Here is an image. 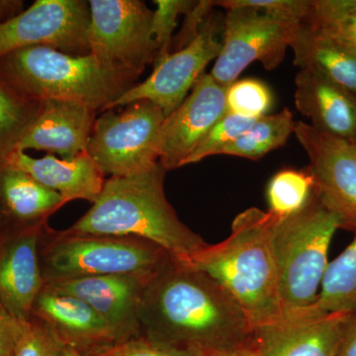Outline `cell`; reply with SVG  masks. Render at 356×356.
I'll return each instance as SVG.
<instances>
[{
  "instance_id": "cell-1",
  "label": "cell",
  "mask_w": 356,
  "mask_h": 356,
  "mask_svg": "<svg viewBox=\"0 0 356 356\" xmlns=\"http://www.w3.org/2000/svg\"><path fill=\"white\" fill-rule=\"evenodd\" d=\"M140 336L199 356L250 346L254 325L222 285L170 255L147 281Z\"/></svg>"
},
{
  "instance_id": "cell-2",
  "label": "cell",
  "mask_w": 356,
  "mask_h": 356,
  "mask_svg": "<svg viewBox=\"0 0 356 356\" xmlns=\"http://www.w3.org/2000/svg\"><path fill=\"white\" fill-rule=\"evenodd\" d=\"M165 172L159 165L140 175L110 177L92 207L65 233L140 238L188 261L208 243L180 221L168 202Z\"/></svg>"
},
{
  "instance_id": "cell-3",
  "label": "cell",
  "mask_w": 356,
  "mask_h": 356,
  "mask_svg": "<svg viewBox=\"0 0 356 356\" xmlns=\"http://www.w3.org/2000/svg\"><path fill=\"white\" fill-rule=\"evenodd\" d=\"M278 218L248 208L235 218L226 240L208 243L186 261L222 285L254 327L283 314L273 245Z\"/></svg>"
},
{
  "instance_id": "cell-4",
  "label": "cell",
  "mask_w": 356,
  "mask_h": 356,
  "mask_svg": "<svg viewBox=\"0 0 356 356\" xmlns=\"http://www.w3.org/2000/svg\"><path fill=\"white\" fill-rule=\"evenodd\" d=\"M0 79L35 102L65 100L96 112L105 111L138 79L105 67L90 54L76 57L44 46L0 58Z\"/></svg>"
},
{
  "instance_id": "cell-5",
  "label": "cell",
  "mask_w": 356,
  "mask_h": 356,
  "mask_svg": "<svg viewBox=\"0 0 356 356\" xmlns=\"http://www.w3.org/2000/svg\"><path fill=\"white\" fill-rule=\"evenodd\" d=\"M343 222L314 194L304 209L278 218L273 245L283 313L308 308L317 301L332 238Z\"/></svg>"
},
{
  "instance_id": "cell-6",
  "label": "cell",
  "mask_w": 356,
  "mask_h": 356,
  "mask_svg": "<svg viewBox=\"0 0 356 356\" xmlns=\"http://www.w3.org/2000/svg\"><path fill=\"white\" fill-rule=\"evenodd\" d=\"M44 283L107 275L152 276L170 257L130 236L72 235L44 226L39 247Z\"/></svg>"
},
{
  "instance_id": "cell-7",
  "label": "cell",
  "mask_w": 356,
  "mask_h": 356,
  "mask_svg": "<svg viewBox=\"0 0 356 356\" xmlns=\"http://www.w3.org/2000/svg\"><path fill=\"white\" fill-rule=\"evenodd\" d=\"M124 107L96 117L86 149L103 175L110 177L140 175L159 165L163 110L147 100Z\"/></svg>"
},
{
  "instance_id": "cell-8",
  "label": "cell",
  "mask_w": 356,
  "mask_h": 356,
  "mask_svg": "<svg viewBox=\"0 0 356 356\" xmlns=\"http://www.w3.org/2000/svg\"><path fill=\"white\" fill-rule=\"evenodd\" d=\"M90 55L105 67L139 79L154 64V11L140 0H90Z\"/></svg>"
},
{
  "instance_id": "cell-9",
  "label": "cell",
  "mask_w": 356,
  "mask_h": 356,
  "mask_svg": "<svg viewBox=\"0 0 356 356\" xmlns=\"http://www.w3.org/2000/svg\"><path fill=\"white\" fill-rule=\"evenodd\" d=\"M225 11L221 51L210 76L228 88L252 63H261L267 70L280 67L300 24L273 17L252 7H234Z\"/></svg>"
},
{
  "instance_id": "cell-10",
  "label": "cell",
  "mask_w": 356,
  "mask_h": 356,
  "mask_svg": "<svg viewBox=\"0 0 356 356\" xmlns=\"http://www.w3.org/2000/svg\"><path fill=\"white\" fill-rule=\"evenodd\" d=\"M89 23L86 0H37L0 22V58L32 46L50 47L76 57L89 55Z\"/></svg>"
},
{
  "instance_id": "cell-11",
  "label": "cell",
  "mask_w": 356,
  "mask_h": 356,
  "mask_svg": "<svg viewBox=\"0 0 356 356\" xmlns=\"http://www.w3.org/2000/svg\"><path fill=\"white\" fill-rule=\"evenodd\" d=\"M222 31V19L211 13L191 44L172 51L154 65L151 76L136 83L106 110L147 100L163 110L165 117L172 114L184 102L199 77L205 74L206 67L219 56L222 47L219 35Z\"/></svg>"
},
{
  "instance_id": "cell-12",
  "label": "cell",
  "mask_w": 356,
  "mask_h": 356,
  "mask_svg": "<svg viewBox=\"0 0 356 356\" xmlns=\"http://www.w3.org/2000/svg\"><path fill=\"white\" fill-rule=\"evenodd\" d=\"M293 134L310 161L318 201L343 228L356 232V140L337 139L303 121L295 123Z\"/></svg>"
},
{
  "instance_id": "cell-13",
  "label": "cell",
  "mask_w": 356,
  "mask_h": 356,
  "mask_svg": "<svg viewBox=\"0 0 356 356\" xmlns=\"http://www.w3.org/2000/svg\"><path fill=\"white\" fill-rule=\"evenodd\" d=\"M350 315L325 313L315 304L284 312L254 325L250 346L257 356H337Z\"/></svg>"
},
{
  "instance_id": "cell-14",
  "label": "cell",
  "mask_w": 356,
  "mask_h": 356,
  "mask_svg": "<svg viewBox=\"0 0 356 356\" xmlns=\"http://www.w3.org/2000/svg\"><path fill=\"white\" fill-rule=\"evenodd\" d=\"M46 225L13 224L0 233V305L18 320L32 318L44 285L39 247Z\"/></svg>"
},
{
  "instance_id": "cell-15",
  "label": "cell",
  "mask_w": 356,
  "mask_h": 356,
  "mask_svg": "<svg viewBox=\"0 0 356 356\" xmlns=\"http://www.w3.org/2000/svg\"><path fill=\"white\" fill-rule=\"evenodd\" d=\"M226 90L210 74H203L180 106L165 117L159 161L163 170L184 166L206 134L227 113Z\"/></svg>"
},
{
  "instance_id": "cell-16",
  "label": "cell",
  "mask_w": 356,
  "mask_h": 356,
  "mask_svg": "<svg viewBox=\"0 0 356 356\" xmlns=\"http://www.w3.org/2000/svg\"><path fill=\"white\" fill-rule=\"evenodd\" d=\"M152 276H92L44 283V286L88 303L108 323L120 343L140 336V302Z\"/></svg>"
},
{
  "instance_id": "cell-17",
  "label": "cell",
  "mask_w": 356,
  "mask_h": 356,
  "mask_svg": "<svg viewBox=\"0 0 356 356\" xmlns=\"http://www.w3.org/2000/svg\"><path fill=\"white\" fill-rule=\"evenodd\" d=\"M95 120L96 111L86 105L44 100L15 151L35 149L62 159L74 158L86 153Z\"/></svg>"
},
{
  "instance_id": "cell-18",
  "label": "cell",
  "mask_w": 356,
  "mask_h": 356,
  "mask_svg": "<svg viewBox=\"0 0 356 356\" xmlns=\"http://www.w3.org/2000/svg\"><path fill=\"white\" fill-rule=\"evenodd\" d=\"M32 317L44 323L64 346L83 355L118 343L108 323L88 303L46 286L35 300Z\"/></svg>"
},
{
  "instance_id": "cell-19",
  "label": "cell",
  "mask_w": 356,
  "mask_h": 356,
  "mask_svg": "<svg viewBox=\"0 0 356 356\" xmlns=\"http://www.w3.org/2000/svg\"><path fill=\"white\" fill-rule=\"evenodd\" d=\"M295 106L318 132L356 140V95L314 70L295 76Z\"/></svg>"
},
{
  "instance_id": "cell-20",
  "label": "cell",
  "mask_w": 356,
  "mask_h": 356,
  "mask_svg": "<svg viewBox=\"0 0 356 356\" xmlns=\"http://www.w3.org/2000/svg\"><path fill=\"white\" fill-rule=\"evenodd\" d=\"M4 165L27 172L44 186L60 194L65 203L86 200L93 205L106 181L86 152L70 159H58L54 154L36 159L25 152L14 151Z\"/></svg>"
},
{
  "instance_id": "cell-21",
  "label": "cell",
  "mask_w": 356,
  "mask_h": 356,
  "mask_svg": "<svg viewBox=\"0 0 356 356\" xmlns=\"http://www.w3.org/2000/svg\"><path fill=\"white\" fill-rule=\"evenodd\" d=\"M290 49L294 65L314 70L356 95V50L337 41L310 23L300 24Z\"/></svg>"
},
{
  "instance_id": "cell-22",
  "label": "cell",
  "mask_w": 356,
  "mask_h": 356,
  "mask_svg": "<svg viewBox=\"0 0 356 356\" xmlns=\"http://www.w3.org/2000/svg\"><path fill=\"white\" fill-rule=\"evenodd\" d=\"M0 203L9 219L19 225L47 221L67 204L57 192L7 165H0Z\"/></svg>"
},
{
  "instance_id": "cell-23",
  "label": "cell",
  "mask_w": 356,
  "mask_h": 356,
  "mask_svg": "<svg viewBox=\"0 0 356 356\" xmlns=\"http://www.w3.org/2000/svg\"><path fill=\"white\" fill-rule=\"evenodd\" d=\"M295 123L292 112L288 108L276 114L264 115L257 119L247 132L225 147L219 154L259 161L286 144L294 132Z\"/></svg>"
},
{
  "instance_id": "cell-24",
  "label": "cell",
  "mask_w": 356,
  "mask_h": 356,
  "mask_svg": "<svg viewBox=\"0 0 356 356\" xmlns=\"http://www.w3.org/2000/svg\"><path fill=\"white\" fill-rule=\"evenodd\" d=\"M315 306L325 313L356 310V232L350 245L329 262Z\"/></svg>"
},
{
  "instance_id": "cell-25",
  "label": "cell",
  "mask_w": 356,
  "mask_h": 356,
  "mask_svg": "<svg viewBox=\"0 0 356 356\" xmlns=\"http://www.w3.org/2000/svg\"><path fill=\"white\" fill-rule=\"evenodd\" d=\"M39 107L40 102L21 95L0 79V165L15 151Z\"/></svg>"
},
{
  "instance_id": "cell-26",
  "label": "cell",
  "mask_w": 356,
  "mask_h": 356,
  "mask_svg": "<svg viewBox=\"0 0 356 356\" xmlns=\"http://www.w3.org/2000/svg\"><path fill=\"white\" fill-rule=\"evenodd\" d=\"M315 194V182L310 172L285 168L276 172L266 188L268 211L284 218L304 209Z\"/></svg>"
},
{
  "instance_id": "cell-27",
  "label": "cell",
  "mask_w": 356,
  "mask_h": 356,
  "mask_svg": "<svg viewBox=\"0 0 356 356\" xmlns=\"http://www.w3.org/2000/svg\"><path fill=\"white\" fill-rule=\"evenodd\" d=\"M309 23L356 50V0H313Z\"/></svg>"
},
{
  "instance_id": "cell-28",
  "label": "cell",
  "mask_w": 356,
  "mask_h": 356,
  "mask_svg": "<svg viewBox=\"0 0 356 356\" xmlns=\"http://www.w3.org/2000/svg\"><path fill=\"white\" fill-rule=\"evenodd\" d=\"M273 95L264 81L257 79H238L227 88L228 113L248 119H259L268 113Z\"/></svg>"
},
{
  "instance_id": "cell-29",
  "label": "cell",
  "mask_w": 356,
  "mask_h": 356,
  "mask_svg": "<svg viewBox=\"0 0 356 356\" xmlns=\"http://www.w3.org/2000/svg\"><path fill=\"white\" fill-rule=\"evenodd\" d=\"M257 119L243 118L227 112L200 140L184 165H193L211 156H218L225 147L252 127Z\"/></svg>"
},
{
  "instance_id": "cell-30",
  "label": "cell",
  "mask_w": 356,
  "mask_h": 356,
  "mask_svg": "<svg viewBox=\"0 0 356 356\" xmlns=\"http://www.w3.org/2000/svg\"><path fill=\"white\" fill-rule=\"evenodd\" d=\"M156 9L152 19V37L156 44V55L154 67L170 54L173 31L179 16L188 13L195 1L192 0H154Z\"/></svg>"
},
{
  "instance_id": "cell-31",
  "label": "cell",
  "mask_w": 356,
  "mask_h": 356,
  "mask_svg": "<svg viewBox=\"0 0 356 356\" xmlns=\"http://www.w3.org/2000/svg\"><path fill=\"white\" fill-rule=\"evenodd\" d=\"M225 10L234 7H252L273 17L303 24L309 23L313 11V0H222L215 1Z\"/></svg>"
},
{
  "instance_id": "cell-32",
  "label": "cell",
  "mask_w": 356,
  "mask_h": 356,
  "mask_svg": "<svg viewBox=\"0 0 356 356\" xmlns=\"http://www.w3.org/2000/svg\"><path fill=\"white\" fill-rule=\"evenodd\" d=\"M64 348L62 341L44 323L32 317L26 322L14 356H63Z\"/></svg>"
},
{
  "instance_id": "cell-33",
  "label": "cell",
  "mask_w": 356,
  "mask_h": 356,
  "mask_svg": "<svg viewBox=\"0 0 356 356\" xmlns=\"http://www.w3.org/2000/svg\"><path fill=\"white\" fill-rule=\"evenodd\" d=\"M88 356H199L188 351L179 350L159 343H154L145 337H133L98 348L86 355Z\"/></svg>"
},
{
  "instance_id": "cell-34",
  "label": "cell",
  "mask_w": 356,
  "mask_h": 356,
  "mask_svg": "<svg viewBox=\"0 0 356 356\" xmlns=\"http://www.w3.org/2000/svg\"><path fill=\"white\" fill-rule=\"evenodd\" d=\"M215 6H216L215 1H211V0L195 1L188 13L184 14L181 29L173 39L172 47L175 49V51L181 50L198 36L201 28L213 13V8Z\"/></svg>"
},
{
  "instance_id": "cell-35",
  "label": "cell",
  "mask_w": 356,
  "mask_h": 356,
  "mask_svg": "<svg viewBox=\"0 0 356 356\" xmlns=\"http://www.w3.org/2000/svg\"><path fill=\"white\" fill-rule=\"evenodd\" d=\"M27 321L18 320L0 308V356L15 355Z\"/></svg>"
},
{
  "instance_id": "cell-36",
  "label": "cell",
  "mask_w": 356,
  "mask_h": 356,
  "mask_svg": "<svg viewBox=\"0 0 356 356\" xmlns=\"http://www.w3.org/2000/svg\"><path fill=\"white\" fill-rule=\"evenodd\" d=\"M337 356H356V310L350 313L344 327Z\"/></svg>"
},
{
  "instance_id": "cell-37",
  "label": "cell",
  "mask_w": 356,
  "mask_h": 356,
  "mask_svg": "<svg viewBox=\"0 0 356 356\" xmlns=\"http://www.w3.org/2000/svg\"><path fill=\"white\" fill-rule=\"evenodd\" d=\"M22 3L19 0H0V22L22 11Z\"/></svg>"
},
{
  "instance_id": "cell-38",
  "label": "cell",
  "mask_w": 356,
  "mask_h": 356,
  "mask_svg": "<svg viewBox=\"0 0 356 356\" xmlns=\"http://www.w3.org/2000/svg\"><path fill=\"white\" fill-rule=\"evenodd\" d=\"M210 356H257L255 355L254 350H252V346H247V348H240L229 353H218V355H213Z\"/></svg>"
},
{
  "instance_id": "cell-39",
  "label": "cell",
  "mask_w": 356,
  "mask_h": 356,
  "mask_svg": "<svg viewBox=\"0 0 356 356\" xmlns=\"http://www.w3.org/2000/svg\"><path fill=\"white\" fill-rule=\"evenodd\" d=\"M13 224H15V222H13L9 219L6 211H4L3 207H2L1 203H0V233L6 231V229L9 228Z\"/></svg>"
},
{
  "instance_id": "cell-40",
  "label": "cell",
  "mask_w": 356,
  "mask_h": 356,
  "mask_svg": "<svg viewBox=\"0 0 356 356\" xmlns=\"http://www.w3.org/2000/svg\"><path fill=\"white\" fill-rule=\"evenodd\" d=\"M63 356H88L83 355V353H79V350H74V348H70V346H65L64 348V353Z\"/></svg>"
},
{
  "instance_id": "cell-41",
  "label": "cell",
  "mask_w": 356,
  "mask_h": 356,
  "mask_svg": "<svg viewBox=\"0 0 356 356\" xmlns=\"http://www.w3.org/2000/svg\"><path fill=\"white\" fill-rule=\"evenodd\" d=\"M0 308H2L1 305H0ZM2 309H3V308H2Z\"/></svg>"
}]
</instances>
